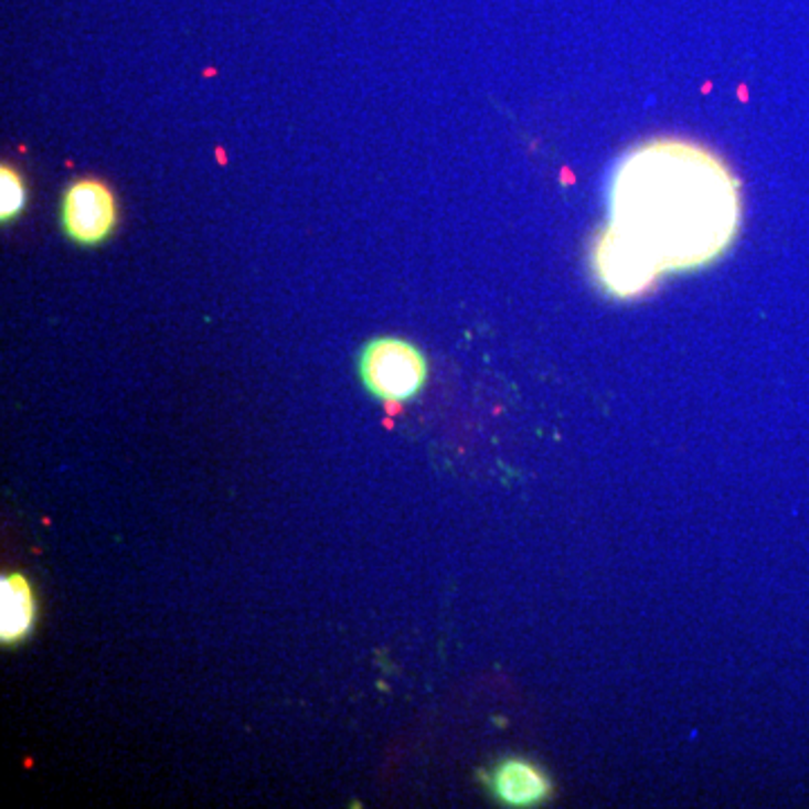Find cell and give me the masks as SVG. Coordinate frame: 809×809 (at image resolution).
<instances>
[{"mask_svg": "<svg viewBox=\"0 0 809 809\" xmlns=\"http://www.w3.org/2000/svg\"><path fill=\"white\" fill-rule=\"evenodd\" d=\"M609 225L663 275L720 259L742 221L739 184L726 162L679 138L650 140L618 162L609 180Z\"/></svg>", "mask_w": 809, "mask_h": 809, "instance_id": "6da1fadb", "label": "cell"}, {"mask_svg": "<svg viewBox=\"0 0 809 809\" xmlns=\"http://www.w3.org/2000/svg\"><path fill=\"white\" fill-rule=\"evenodd\" d=\"M358 373L364 390L396 414L401 405L416 398L427 383V360L418 347L401 338H373L358 358Z\"/></svg>", "mask_w": 809, "mask_h": 809, "instance_id": "7a4b0ae2", "label": "cell"}, {"mask_svg": "<svg viewBox=\"0 0 809 809\" xmlns=\"http://www.w3.org/2000/svg\"><path fill=\"white\" fill-rule=\"evenodd\" d=\"M119 223V205L110 184L102 178L84 175L73 180L58 203V225L79 247L106 243Z\"/></svg>", "mask_w": 809, "mask_h": 809, "instance_id": "3957f363", "label": "cell"}, {"mask_svg": "<svg viewBox=\"0 0 809 809\" xmlns=\"http://www.w3.org/2000/svg\"><path fill=\"white\" fill-rule=\"evenodd\" d=\"M592 273L600 288L618 299L641 297L663 277L641 247L611 225L592 245Z\"/></svg>", "mask_w": 809, "mask_h": 809, "instance_id": "277c9868", "label": "cell"}, {"mask_svg": "<svg viewBox=\"0 0 809 809\" xmlns=\"http://www.w3.org/2000/svg\"><path fill=\"white\" fill-rule=\"evenodd\" d=\"M490 789L494 798L511 807H533L553 791L551 778L535 763L522 758L502 760L492 769Z\"/></svg>", "mask_w": 809, "mask_h": 809, "instance_id": "5b68a950", "label": "cell"}, {"mask_svg": "<svg viewBox=\"0 0 809 809\" xmlns=\"http://www.w3.org/2000/svg\"><path fill=\"white\" fill-rule=\"evenodd\" d=\"M36 594L23 574L0 578V643L6 648L23 643L36 626Z\"/></svg>", "mask_w": 809, "mask_h": 809, "instance_id": "8992f818", "label": "cell"}, {"mask_svg": "<svg viewBox=\"0 0 809 809\" xmlns=\"http://www.w3.org/2000/svg\"><path fill=\"white\" fill-rule=\"evenodd\" d=\"M28 207V184L12 164L0 167V221L14 223Z\"/></svg>", "mask_w": 809, "mask_h": 809, "instance_id": "52a82bcc", "label": "cell"}]
</instances>
